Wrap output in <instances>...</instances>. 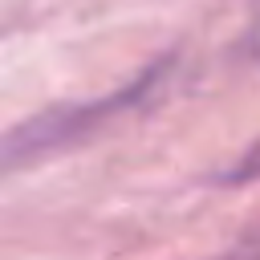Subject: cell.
<instances>
[{
	"mask_svg": "<svg viewBox=\"0 0 260 260\" xmlns=\"http://www.w3.org/2000/svg\"><path fill=\"white\" fill-rule=\"evenodd\" d=\"M158 77H162V69H146L142 77H134L130 85H122V89H114L106 98L73 102V106H53V110H41V114L24 118L4 138V167L20 171L28 162H41V158H49L57 150H69V146L85 142L102 126H110L114 118H122L130 106H138Z\"/></svg>",
	"mask_w": 260,
	"mask_h": 260,
	"instance_id": "6da1fadb",
	"label": "cell"
},
{
	"mask_svg": "<svg viewBox=\"0 0 260 260\" xmlns=\"http://www.w3.org/2000/svg\"><path fill=\"white\" fill-rule=\"evenodd\" d=\"M260 179V142L248 146L228 171H223V183H256Z\"/></svg>",
	"mask_w": 260,
	"mask_h": 260,
	"instance_id": "7a4b0ae2",
	"label": "cell"
},
{
	"mask_svg": "<svg viewBox=\"0 0 260 260\" xmlns=\"http://www.w3.org/2000/svg\"><path fill=\"white\" fill-rule=\"evenodd\" d=\"M215 260H260V223H256L240 244H232L223 256H215Z\"/></svg>",
	"mask_w": 260,
	"mask_h": 260,
	"instance_id": "3957f363",
	"label": "cell"
}]
</instances>
